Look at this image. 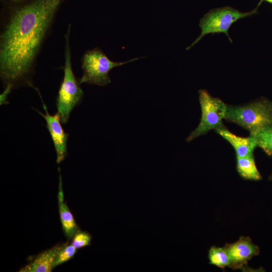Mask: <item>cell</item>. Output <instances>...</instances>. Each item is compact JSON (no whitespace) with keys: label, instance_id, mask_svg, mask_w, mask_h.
Returning <instances> with one entry per match:
<instances>
[{"label":"cell","instance_id":"52a82bcc","mask_svg":"<svg viewBox=\"0 0 272 272\" xmlns=\"http://www.w3.org/2000/svg\"><path fill=\"white\" fill-rule=\"evenodd\" d=\"M35 90L39 94L42 102L43 108L45 113L44 114L35 108L34 110L43 117L46 121V126L50 134L56 153V163L59 164L67 155V142L69 133H66L62 128V122L59 113L57 112L53 115L49 114L39 89L36 88Z\"/></svg>","mask_w":272,"mask_h":272},{"label":"cell","instance_id":"e0dca14e","mask_svg":"<svg viewBox=\"0 0 272 272\" xmlns=\"http://www.w3.org/2000/svg\"><path fill=\"white\" fill-rule=\"evenodd\" d=\"M12 90L13 89L9 86L4 88V91L1 94L0 96L1 105L6 104L8 103V102H7L8 97Z\"/></svg>","mask_w":272,"mask_h":272},{"label":"cell","instance_id":"7c38bea8","mask_svg":"<svg viewBox=\"0 0 272 272\" xmlns=\"http://www.w3.org/2000/svg\"><path fill=\"white\" fill-rule=\"evenodd\" d=\"M237 170L240 175L245 179L257 181L261 179L254 161V155L236 157Z\"/></svg>","mask_w":272,"mask_h":272},{"label":"cell","instance_id":"9c48e42d","mask_svg":"<svg viewBox=\"0 0 272 272\" xmlns=\"http://www.w3.org/2000/svg\"><path fill=\"white\" fill-rule=\"evenodd\" d=\"M215 131L231 145L235 151L236 157L254 155V151L257 145L253 136L249 135L245 138L239 137L232 133L226 127L217 129Z\"/></svg>","mask_w":272,"mask_h":272},{"label":"cell","instance_id":"ac0fdd59","mask_svg":"<svg viewBox=\"0 0 272 272\" xmlns=\"http://www.w3.org/2000/svg\"><path fill=\"white\" fill-rule=\"evenodd\" d=\"M24 0H11L13 2H21L24 1Z\"/></svg>","mask_w":272,"mask_h":272},{"label":"cell","instance_id":"5bb4252c","mask_svg":"<svg viewBox=\"0 0 272 272\" xmlns=\"http://www.w3.org/2000/svg\"><path fill=\"white\" fill-rule=\"evenodd\" d=\"M252 136L255 138L257 147L262 149L268 155L272 156V128Z\"/></svg>","mask_w":272,"mask_h":272},{"label":"cell","instance_id":"30bf717a","mask_svg":"<svg viewBox=\"0 0 272 272\" xmlns=\"http://www.w3.org/2000/svg\"><path fill=\"white\" fill-rule=\"evenodd\" d=\"M62 244H58L39 253L19 271L51 272L54 268L56 255Z\"/></svg>","mask_w":272,"mask_h":272},{"label":"cell","instance_id":"4fadbf2b","mask_svg":"<svg viewBox=\"0 0 272 272\" xmlns=\"http://www.w3.org/2000/svg\"><path fill=\"white\" fill-rule=\"evenodd\" d=\"M209 259L211 264L220 268L229 267L230 258L224 247H211L209 252Z\"/></svg>","mask_w":272,"mask_h":272},{"label":"cell","instance_id":"5b68a950","mask_svg":"<svg viewBox=\"0 0 272 272\" xmlns=\"http://www.w3.org/2000/svg\"><path fill=\"white\" fill-rule=\"evenodd\" d=\"M256 10L255 9L250 12H242L229 6L211 10L200 20L199 26L201 29V33L194 42L187 47L186 50L193 46L205 35L209 34L224 33L232 42V41L228 33L231 26L239 19L255 14Z\"/></svg>","mask_w":272,"mask_h":272},{"label":"cell","instance_id":"6da1fadb","mask_svg":"<svg viewBox=\"0 0 272 272\" xmlns=\"http://www.w3.org/2000/svg\"><path fill=\"white\" fill-rule=\"evenodd\" d=\"M26 0L1 22L0 78L4 87L35 89L37 58L63 0Z\"/></svg>","mask_w":272,"mask_h":272},{"label":"cell","instance_id":"7a4b0ae2","mask_svg":"<svg viewBox=\"0 0 272 272\" xmlns=\"http://www.w3.org/2000/svg\"><path fill=\"white\" fill-rule=\"evenodd\" d=\"M71 30V24H69L67 31L64 34V64L61 66L64 72V76L55 103L57 112L60 115L63 124L68 122L72 110L80 104L84 96L79 80L75 77L72 69L70 46Z\"/></svg>","mask_w":272,"mask_h":272},{"label":"cell","instance_id":"8992f818","mask_svg":"<svg viewBox=\"0 0 272 272\" xmlns=\"http://www.w3.org/2000/svg\"><path fill=\"white\" fill-rule=\"evenodd\" d=\"M198 97L201 111L200 121L187 138L188 142L212 129L225 127L222 120L225 118L227 104L219 98L213 97L205 89L198 91Z\"/></svg>","mask_w":272,"mask_h":272},{"label":"cell","instance_id":"277c9868","mask_svg":"<svg viewBox=\"0 0 272 272\" xmlns=\"http://www.w3.org/2000/svg\"><path fill=\"white\" fill-rule=\"evenodd\" d=\"M138 59L135 58L124 62L113 61L99 47L87 50L82 58L83 75L79 82L81 84L106 86L111 82L109 73L112 69Z\"/></svg>","mask_w":272,"mask_h":272},{"label":"cell","instance_id":"3957f363","mask_svg":"<svg viewBox=\"0 0 272 272\" xmlns=\"http://www.w3.org/2000/svg\"><path fill=\"white\" fill-rule=\"evenodd\" d=\"M247 129L249 135L272 128V102L263 99L241 106L227 105L225 118Z\"/></svg>","mask_w":272,"mask_h":272},{"label":"cell","instance_id":"8fae6325","mask_svg":"<svg viewBox=\"0 0 272 272\" xmlns=\"http://www.w3.org/2000/svg\"><path fill=\"white\" fill-rule=\"evenodd\" d=\"M58 211L62 231L68 240H72L79 230L75 220L67 205L64 202L62 180L59 171V191L58 193Z\"/></svg>","mask_w":272,"mask_h":272},{"label":"cell","instance_id":"ba28073f","mask_svg":"<svg viewBox=\"0 0 272 272\" xmlns=\"http://www.w3.org/2000/svg\"><path fill=\"white\" fill-rule=\"evenodd\" d=\"M224 248L230 258L229 267L234 269L244 266L251 258L259 252L258 247L248 237L242 236L235 242L227 244Z\"/></svg>","mask_w":272,"mask_h":272},{"label":"cell","instance_id":"9a60e30c","mask_svg":"<svg viewBox=\"0 0 272 272\" xmlns=\"http://www.w3.org/2000/svg\"><path fill=\"white\" fill-rule=\"evenodd\" d=\"M77 249L71 244L65 243L58 250L54 262V268L72 259L75 255Z\"/></svg>","mask_w":272,"mask_h":272},{"label":"cell","instance_id":"2e32d148","mask_svg":"<svg viewBox=\"0 0 272 272\" xmlns=\"http://www.w3.org/2000/svg\"><path fill=\"white\" fill-rule=\"evenodd\" d=\"M71 244L77 249L91 244L92 236L87 231L79 230L72 239Z\"/></svg>","mask_w":272,"mask_h":272},{"label":"cell","instance_id":"d6986e66","mask_svg":"<svg viewBox=\"0 0 272 272\" xmlns=\"http://www.w3.org/2000/svg\"><path fill=\"white\" fill-rule=\"evenodd\" d=\"M264 1H265L266 2L272 4V0H264Z\"/></svg>","mask_w":272,"mask_h":272}]
</instances>
